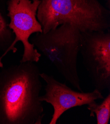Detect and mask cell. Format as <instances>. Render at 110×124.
Segmentation results:
<instances>
[{
	"mask_svg": "<svg viewBox=\"0 0 110 124\" xmlns=\"http://www.w3.org/2000/svg\"><path fill=\"white\" fill-rule=\"evenodd\" d=\"M29 40L61 76L78 91L82 92L77 65L81 31L77 27L64 23L45 33H35Z\"/></svg>",
	"mask_w": 110,
	"mask_h": 124,
	"instance_id": "cell-3",
	"label": "cell"
},
{
	"mask_svg": "<svg viewBox=\"0 0 110 124\" xmlns=\"http://www.w3.org/2000/svg\"><path fill=\"white\" fill-rule=\"evenodd\" d=\"M103 100L100 103L93 101L87 105L90 116L96 115L97 124H108L110 119V92Z\"/></svg>",
	"mask_w": 110,
	"mask_h": 124,
	"instance_id": "cell-7",
	"label": "cell"
},
{
	"mask_svg": "<svg viewBox=\"0 0 110 124\" xmlns=\"http://www.w3.org/2000/svg\"><path fill=\"white\" fill-rule=\"evenodd\" d=\"M1 68L0 124H41L44 113L39 67L27 61Z\"/></svg>",
	"mask_w": 110,
	"mask_h": 124,
	"instance_id": "cell-1",
	"label": "cell"
},
{
	"mask_svg": "<svg viewBox=\"0 0 110 124\" xmlns=\"http://www.w3.org/2000/svg\"><path fill=\"white\" fill-rule=\"evenodd\" d=\"M40 76L46 84L45 93L40 95V100L50 104L53 108L49 124H56L61 116L71 108L87 105L104 98L102 92L96 89L86 93L76 91L45 73H41Z\"/></svg>",
	"mask_w": 110,
	"mask_h": 124,
	"instance_id": "cell-6",
	"label": "cell"
},
{
	"mask_svg": "<svg viewBox=\"0 0 110 124\" xmlns=\"http://www.w3.org/2000/svg\"><path fill=\"white\" fill-rule=\"evenodd\" d=\"M80 53L94 89L110 92V29L81 32Z\"/></svg>",
	"mask_w": 110,
	"mask_h": 124,
	"instance_id": "cell-5",
	"label": "cell"
},
{
	"mask_svg": "<svg viewBox=\"0 0 110 124\" xmlns=\"http://www.w3.org/2000/svg\"><path fill=\"white\" fill-rule=\"evenodd\" d=\"M37 18L44 33L66 23L81 32L110 29V10L98 0H41Z\"/></svg>",
	"mask_w": 110,
	"mask_h": 124,
	"instance_id": "cell-2",
	"label": "cell"
},
{
	"mask_svg": "<svg viewBox=\"0 0 110 124\" xmlns=\"http://www.w3.org/2000/svg\"><path fill=\"white\" fill-rule=\"evenodd\" d=\"M41 0H8L7 16L9 18L8 27L15 36L14 42L6 52L0 56V68L4 66L2 59L9 52L15 53L17 49L15 45L21 42L23 53L19 62L39 61L41 54L30 42V37L37 33L43 32L41 24L37 18V14Z\"/></svg>",
	"mask_w": 110,
	"mask_h": 124,
	"instance_id": "cell-4",
	"label": "cell"
}]
</instances>
